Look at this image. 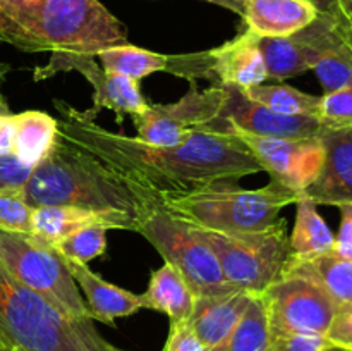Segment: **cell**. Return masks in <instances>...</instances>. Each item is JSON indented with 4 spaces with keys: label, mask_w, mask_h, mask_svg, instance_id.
<instances>
[{
    "label": "cell",
    "mask_w": 352,
    "mask_h": 351,
    "mask_svg": "<svg viewBox=\"0 0 352 351\" xmlns=\"http://www.w3.org/2000/svg\"><path fill=\"white\" fill-rule=\"evenodd\" d=\"M223 88L226 102L220 120L230 129L265 138H318L323 131L316 116H285L251 100L239 86Z\"/></svg>",
    "instance_id": "15"
},
{
    "label": "cell",
    "mask_w": 352,
    "mask_h": 351,
    "mask_svg": "<svg viewBox=\"0 0 352 351\" xmlns=\"http://www.w3.org/2000/svg\"><path fill=\"white\" fill-rule=\"evenodd\" d=\"M313 71L322 83L325 93L352 88V52L339 36V31H337L336 43L320 57Z\"/></svg>",
    "instance_id": "28"
},
{
    "label": "cell",
    "mask_w": 352,
    "mask_h": 351,
    "mask_svg": "<svg viewBox=\"0 0 352 351\" xmlns=\"http://www.w3.org/2000/svg\"><path fill=\"white\" fill-rule=\"evenodd\" d=\"M205 2L213 3V6L223 7V9L237 14L239 17H243V14H244V0H205Z\"/></svg>",
    "instance_id": "41"
},
{
    "label": "cell",
    "mask_w": 352,
    "mask_h": 351,
    "mask_svg": "<svg viewBox=\"0 0 352 351\" xmlns=\"http://www.w3.org/2000/svg\"><path fill=\"white\" fill-rule=\"evenodd\" d=\"M223 102V85H212L201 89L198 83L191 81L188 93L177 102L150 103L146 110L131 117L140 140L157 147H177L198 129L220 120Z\"/></svg>",
    "instance_id": "9"
},
{
    "label": "cell",
    "mask_w": 352,
    "mask_h": 351,
    "mask_svg": "<svg viewBox=\"0 0 352 351\" xmlns=\"http://www.w3.org/2000/svg\"><path fill=\"white\" fill-rule=\"evenodd\" d=\"M162 351H210L201 343L195 330L191 329L188 320L177 323H170L167 343Z\"/></svg>",
    "instance_id": "33"
},
{
    "label": "cell",
    "mask_w": 352,
    "mask_h": 351,
    "mask_svg": "<svg viewBox=\"0 0 352 351\" xmlns=\"http://www.w3.org/2000/svg\"><path fill=\"white\" fill-rule=\"evenodd\" d=\"M308 2H311L323 16H339V0H308Z\"/></svg>",
    "instance_id": "39"
},
{
    "label": "cell",
    "mask_w": 352,
    "mask_h": 351,
    "mask_svg": "<svg viewBox=\"0 0 352 351\" xmlns=\"http://www.w3.org/2000/svg\"><path fill=\"white\" fill-rule=\"evenodd\" d=\"M58 120L41 110L16 114V136L12 155L26 165H36L54 147Z\"/></svg>",
    "instance_id": "24"
},
{
    "label": "cell",
    "mask_w": 352,
    "mask_h": 351,
    "mask_svg": "<svg viewBox=\"0 0 352 351\" xmlns=\"http://www.w3.org/2000/svg\"><path fill=\"white\" fill-rule=\"evenodd\" d=\"M96 58L107 71L117 72V74L127 76L138 81L153 72L162 71L184 78L188 81L208 79L210 83L217 85L215 74H213L212 48L203 52H191V54L168 55L126 43L98 52Z\"/></svg>",
    "instance_id": "13"
},
{
    "label": "cell",
    "mask_w": 352,
    "mask_h": 351,
    "mask_svg": "<svg viewBox=\"0 0 352 351\" xmlns=\"http://www.w3.org/2000/svg\"><path fill=\"white\" fill-rule=\"evenodd\" d=\"M251 298L253 295L246 291L196 298L188 319L189 326L210 351H215L232 336L246 313Z\"/></svg>",
    "instance_id": "18"
},
{
    "label": "cell",
    "mask_w": 352,
    "mask_h": 351,
    "mask_svg": "<svg viewBox=\"0 0 352 351\" xmlns=\"http://www.w3.org/2000/svg\"><path fill=\"white\" fill-rule=\"evenodd\" d=\"M16 114H0V155H12Z\"/></svg>",
    "instance_id": "37"
},
{
    "label": "cell",
    "mask_w": 352,
    "mask_h": 351,
    "mask_svg": "<svg viewBox=\"0 0 352 351\" xmlns=\"http://www.w3.org/2000/svg\"><path fill=\"white\" fill-rule=\"evenodd\" d=\"M215 351H272V334L261 296H253L232 336Z\"/></svg>",
    "instance_id": "26"
},
{
    "label": "cell",
    "mask_w": 352,
    "mask_h": 351,
    "mask_svg": "<svg viewBox=\"0 0 352 351\" xmlns=\"http://www.w3.org/2000/svg\"><path fill=\"white\" fill-rule=\"evenodd\" d=\"M33 209L23 186L0 189V231L31 234Z\"/></svg>",
    "instance_id": "30"
},
{
    "label": "cell",
    "mask_w": 352,
    "mask_h": 351,
    "mask_svg": "<svg viewBox=\"0 0 352 351\" xmlns=\"http://www.w3.org/2000/svg\"><path fill=\"white\" fill-rule=\"evenodd\" d=\"M65 264H67L69 272L74 277L78 288L85 295V301L93 320L113 323L116 319L134 315L143 308L141 295H134L127 289L105 281L98 274H95L88 267V264L69 260V258H65Z\"/></svg>",
    "instance_id": "20"
},
{
    "label": "cell",
    "mask_w": 352,
    "mask_h": 351,
    "mask_svg": "<svg viewBox=\"0 0 352 351\" xmlns=\"http://www.w3.org/2000/svg\"><path fill=\"white\" fill-rule=\"evenodd\" d=\"M327 339L332 346L352 350V303L337 306L336 317L327 332Z\"/></svg>",
    "instance_id": "34"
},
{
    "label": "cell",
    "mask_w": 352,
    "mask_h": 351,
    "mask_svg": "<svg viewBox=\"0 0 352 351\" xmlns=\"http://www.w3.org/2000/svg\"><path fill=\"white\" fill-rule=\"evenodd\" d=\"M230 129V127H229ZM232 131L253 153L261 171L272 181L301 195L316 179L323 162V145L318 138H265Z\"/></svg>",
    "instance_id": "12"
},
{
    "label": "cell",
    "mask_w": 352,
    "mask_h": 351,
    "mask_svg": "<svg viewBox=\"0 0 352 351\" xmlns=\"http://www.w3.org/2000/svg\"><path fill=\"white\" fill-rule=\"evenodd\" d=\"M254 102L285 116H316L320 96L309 95L289 85H258L244 89Z\"/></svg>",
    "instance_id": "27"
},
{
    "label": "cell",
    "mask_w": 352,
    "mask_h": 351,
    "mask_svg": "<svg viewBox=\"0 0 352 351\" xmlns=\"http://www.w3.org/2000/svg\"><path fill=\"white\" fill-rule=\"evenodd\" d=\"M265 303L272 336L320 334L327 336L337 312V303L311 279L284 270L267 291Z\"/></svg>",
    "instance_id": "10"
},
{
    "label": "cell",
    "mask_w": 352,
    "mask_h": 351,
    "mask_svg": "<svg viewBox=\"0 0 352 351\" xmlns=\"http://www.w3.org/2000/svg\"><path fill=\"white\" fill-rule=\"evenodd\" d=\"M340 220L339 234L336 236V243H333V253L339 255L342 258H349L352 260V203L340 205Z\"/></svg>",
    "instance_id": "36"
},
{
    "label": "cell",
    "mask_w": 352,
    "mask_h": 351,
    "mask_svg": "<svg viewBox=\"0 0 352 351\" xmlns=\"http://www.w3.org/2000/svg\"><path fill=\"white\" fill-rule=\"evenodd\" d=\"M33 165H26L14 155H0V189L24 186Z\"/></svg>",
    "instance_id": "35"
},
{
    "label": "cell",
    "mask_w": 352,
    "mask_h": 351,
    "mask_svg": "<svg viewBox=\"0 0 352 351\" xmlns=\"http://www.w3.org/2000/svg\"><path fill=\"white\" fill-rule=\"evenodd\" d=\"M0 264L14 279L72 319H91L65 258L33 234L0 231ZM93 320V319H91Z\"/></svg>",
    "instance_id": "7"
},
{
    "label": "cell",
    "mask_w": 352,
    "mask_h": 351,
    "mask_svg": "<svg viewBox=\"0 0 352 351\" xmlns=\"http://www.w3.org/2000/svg\"><path fill=\"white\" fill-rule=\"evenodd\" d=\"M58 134L91 153L131 181L165 196L184 195L220 179H236L261 171L246 145L229 129L203 127L177 147H157L138 136L112 133L89 110L54 100Z\"/></svg>",
    "instance_id": "1"
},
{
    "label": "cell",
    "mask_w": 352,
    "mask_h": 351,
    "mask_svg": "<svg viewBox=\"0 0 352 351\" xmlns=\"http://www.w3.org/2000/svg\"><path fill=\"white\" fill-rule=\"evenodd\" d=\"M195 292L170 264H164L151 274L150 286L141 295L143 308L165 313L170 323L189 319L195 306Z\"/></svg>",
    "instance_id": "22"
},
{
    "label": "cell",
    "mask_w": 352,
    "mask_h": 351,
    "mask_svg": "<svg viewBox=\"0 0 352 351\" xmlns=\"http://www.w3.org/2000/svg\"><path fill=\"white\" fill-rule=\"evenodd\" d=\"M0 350L3 351H119L91 319L58 312L0 264Z\"/></svg>",
    "instance_id": "4"
},
{
    "label": "cell",
    "mask_w": 352,
    "mask_h": 351,
    "mask_svg": "<svg viewBox=\"0 0 352 351\" xmlns=\"http://www.w3.org/2000/svg\"><path fill=\"white\" fill-rule=\"evenodd\" d=\"M284 270L311 279L337 305L352 303V260L333 251L311 258H289Z\"/></svg>",
    "instance_id": "23"
},
{
    "label": "cell",
    "mask_w": 352,
    "mask_h": 351,
    "mask_svg": "<svg viewBox=\"0 0 352 351\" xmlns=\"http://www.w3.org/2000/svg\"><path fill=\"white\" fill-rule=\"evenodd\" d=\"M93 226H103L109 231L119 229L112 219L100 213L67 205H41L33 209L31 234L55 246L71 234Z\"/></svg>",
    "instance_id": "21"
},
{
    "label": "cell",
    "mask_w": 352,
    "mask_h": 351,
    "mask_svg": "<svg viewBox=\"0 0 352 351\" xmlns=\"http://www.w3.org/2000/svg\"><path fill=\"white\" fill-rule=\"evenodd\" d=\"M316 206L318 205L302 195L296 202V222L289 236L294 258H311L333 250L336 236Z\"/></svg>",
    "instance_id": "25"
},
{
    "label": "cell",
    "mask_w": 352,
    "mask_h": 351,
    "mask_svg": "<svg viewBox=\"0 0 352 351\" xmlns=\"http://www.w3.org/2000/svg\"><path fill=\"white\" fill-rule=\"evenodd\" d=\"M258 40L260 36L244 30L232 40L212 48L217 85H234L248 89L267 81V65Z\"/></svg>",
    "instance_id": "17"
},
{
    "label": "cell",
    "mask_w": 352,
    "mask_h": 351,
    "mask_svg": "<svg viewBox=\"0 0 352 351\" xmlns=\"http://www.w3.org/2000/svg\"><path fill=\"white\" fill-rule=\"evenodd\" d=\"M0 351H3V350H0Z\"/></svg>",
    "instance_id": "44"
},
{
    "label": "cell",
    "mask_w": 352,
    "mask_h": 351,
    "mask_svg": "<svg viewBox=\"0 0 352 351\" xmlns=\"http://www.w3.org/2000/svg\"><path fill=\"white\" fill-rule=\"evenodd\" d=\"M9 72H10V65L0 61V114H10L9 102H7L6 95H3V85H6V79Z\"/></svg>",
    "instance_id": "40"
},
{
    "label": "cell",
    "mask_w": 352,
    "mask_h": 351,
    "mask_svg": "<svg viewBox=\"0 0 352 351\" xmlns=\"http://www.w3.org/2000/svg\"><path fill=\"white\" fill-rule=\"evenodd\" d=\"M316 117L323 127H352V88L337 89L320 96Z\"/></svg>",
    "instance_id": "31"
},
{
    "label": "cell",
    "mask_w": 352,
    "mask_h": 351,
    "mask_svg": "<svg viewBox=\"0 0 352 351\" xmlns=\"http://www.w3.org/2000/svg\"><path fill=\"white\" fill-rule=\"evenodd\" d=\"M325 351H352V350H347V348H340V346H330L329 350Z\"/></svg>",
    "instance_id": "43"
},
{
    "label": "cell",
    "mask_w": 352,
    "mask_h": 351,
    "mask_svg": "<svg viewBox=\"0 0 352 351\" xmlns=\"http://www.w3.org/2000/svg\"><path fill=\"white\" fill-rule=\"evenodd\" d=\"M332 346L320 334H278L272 336V351H325Z\"/></svg>",
    "instance_id": "32"
},
{
    "label": "cell",
    "mask_w": 352,
    "mask_h": 351,
    "mask_svg": "<svg viewBox=\"0 0 352 351\" xmlns=\"http://www.w3.org/2000/svg\"><path fill=\"white\" fill-rule=\"evenodd\" d=\"M298 198V193L275 181L246 189L236 179H220L184 195L165 196L162 209L199 231L237 234L267 229Z\"/></svg>",
    "instance_id": "5"
},
{
    "label": "cell",
    "mask_w": 352,
    "mask_h": 351,
    "mask_svg": "<svg viewBox=\"0 0 352 351\" xmlns=\"http://www.w3.org/2000/svg\"><path fill=\"white\" fill-rule=\"evenodd\" d=\"M76 71L85 76L93 86L91 114H98L102 109L112 110L117 116V123H124V116H136L146 110L150 102L141 92L138 79L110 72L98 64L96 55L89 54H52L50 61L43 67L34 69V81H43L58 72Z\"/></svg>",
    "instance_id": "11"
},
{
    "label": "cell",
    "mask_w": 352,
    "mask_h": 351,
    "mask_svg": "<svg viewBox=\"0 0 352 351\" xmlns=\"http://www.w3.org/2000/svg\"><path fill=\"white\" fill-rule=\"evenodd\" d=\"M336 17L320 14L305 30L280 38H260L268 78L289 79L315 67L323 54L336 43Z\"/></svg>",
    "instance_id": "14"
},
{
    "label": "cell",
    "mask_w": 352,
    "mask_h": 351,
    "mask_svg": "<svg viewBox=\"0 0 352 351\" xmlns=\"http://www.w3.org/2000/svg\"><path fill=\"white\" fill-rule=\"evenodd\" d=\"M222 267L223 277L236 291L260 296L284 272L292 257L287 222L278 219L253 233L222 234L201 231Z\"/></svg>",
    "instance_id": "6"
},
{
    "label": "cell",
    "mask_w": 352,
    "mask_h": 351,
    "mask_svg": "<svg viewBox=\"0 0 352 351\" xmlns=\"http://www.w3.org/2000/svg\"><path fill=\"white\" fill-rule=\"evenodd\" d=\"M23 188L33 206H76L109 217L119 229L134 233L164 205L158 193L119 174L60 134L31 169Z\"/></svg>",
    "instance_id": "2"
},
{
    "label": "cell",
    "mask_w": 352,
    "mask_h": 351,
    "mask_svg": "<svg viewBox=\"0 0 352 351\" xmlns=\"http://www.w3.org/2000/svg\"><path fill=\"white\" fill-rule=\"evenodd\" d=\"M320 140L323 145L322 169L301 195L315 205L352 203V127H323Z\"/></svg>",
    "instance_id": "16"
},
{
    "label": "cell",
    "mask_w": 352,
    "mask_h": 351,
    "mask_svg": "<svg viewBox=\"0 0 352 351\" xmlns=\"http://www.w3.org/2000/svg\"><path fill=\"white\" fill-rule=\"evenodd\" d=\"M339 14H351L352 16V0H339Z\"/></svg>",
    "instance_id": "42"
},
{
    "label": "cell",
    "mask_w": 352,
    "mask_h": 351,
    "mask_svg": "<svg viewBox=\"0 0 352 351\" xmlns=\"http://www.w3.org/2000/svg\"><path fill=\"white\" fill-rule=\"evenodd\" d=\"M136 233L162 255L165 264H170L184 277L196 298L236 291L223 277L215 251L196 227L158 209L138 227Z\"/></svg>",
    "instance_id": "8"
},
{
    "label": "cell",
    "mask_w": 352,
    "mask_h": 351,
    "mask_svg": "<svg viewBox=\"0 0 352 351\" xmlns=\"http://www.w3.org/2000/svg\"><path fill=\"white\" fill-rule=\"evenodd\" d=\"M336 26L339 31V36L346 43V47L352 52V16L351 14H339L336 17Z\"/></svg>",
    "instance_id": "38"
},
{
    "label": "cell",
    "mask_w": 352,
    "mask_h": 351,
    "mask_svg": "<svg viewBox=\"0 0 352 351\" xmlns=\"http://www.w3.org/2000/svg\"><path fill=\"white\" fill-rule=\"evenodd\" d=\"M318 9L308 0H244L241 19L260 38L291 36L315 23Z\"/></svg>",
    "instance_id": "19"
},
{
    "label": "cell",
    "mask_w": 352,
    "mask_h": 351,
    "mask_svg": "<svg viewBox=\"0 0 352 351\" xmlns=\"http://www.w3.org/2000/svg\"><path fill=\"white\" fill-rule=\"evenodd\" d=\"M107 227L93 226L78 231L69 237L55 244V250L69 260L88 264L93 258L100 257L107 250Z\"/></svg>",
    "instance_id": "29"
},
{
    "label": "cell",
    "mask_w": 352,
    "mask_h": 351,
    "mask_svg": "<svg viewBox=\"0 0 352 351\" xmlns=\"http://www.w3.org/2000/svg\"><path fill=\"white\" fill-rule=\"evenodd\" d=\"M0 43L36 54H89L129 43L100 0H0Z\"/></svg>",
    "instance_id": "3"
}]
</instances>
